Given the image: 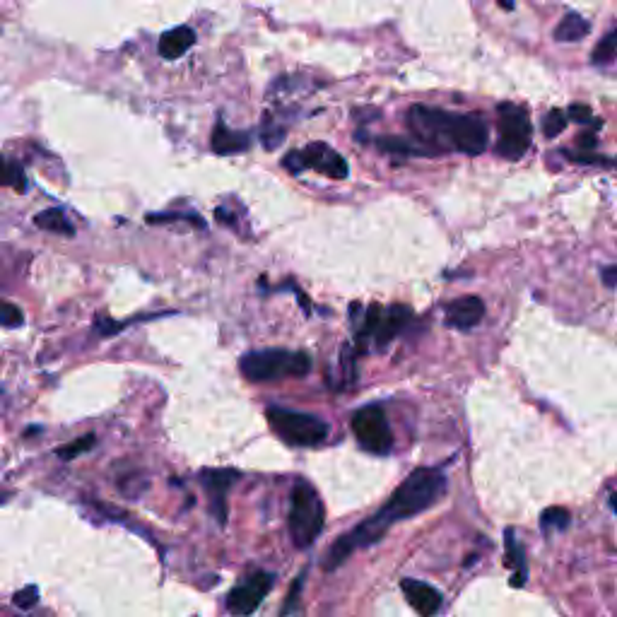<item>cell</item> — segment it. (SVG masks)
Segmentation results:
<instances>
[{"mask_svg":"<svg viewBox=\"0 0 617 617\" xmlns=\"http://www.w3.org/2000/svg\"><path fill=\"white\" fill-rule=\"evenodd\" d=\"M446 495V475L437 468H417L401 485L396 487L389 502L384 504L374 516L355 526L348 536L338 538L333 548L328 550L323 567L328 572L338 569L357 548H367V545L379 543L381 538L389 533V528L398 521L413 519L422 511L432 509Z\"/></svg>","mask_w":617,"mask_h":617,"instance_id":"cell-1","label":"cell"},{"mask_svg":"<svg viewBox=\"0 0 617 617\" xmlns=\"http://www.w3.org/2000/svg\"><path fill=\"white\" fill-rule=\"evenodd\" d=\"M408 126L413 138L425 143L434 152H463V155H483L487 148V123L480 114H449L444 109L415 104L408 111Z\"/></svg>","mask_w":617,"mask_h":617,"instance_id":"cell-2","label":"cell"},{"mask_svg":"<svg viewBox=\"0 0 617 617\" xmlns=\"http://www.w3.org/2000/svg\"><path fill=\"white\" fill-rule=\"evenodd\" d=\"M323 524H326V511H323V502L319 492L314 490V485H309L307 480H297L292 487V499H290V526L292 543L297 548H309L316 543V538L321 536Z\"/></svg>","mask_w":617,"mask_h":617,"instance_id":"cell-3","label":"cell"},{"mask_svg":"<svg viewBox=\"0 0 617 617\" xmlns=\"http://www.w3.org/2000/svg\"><path fill=\"white\" fill-rule=\"evenodd\" d=\"M239 369L249 381H275L282 376H304L311 372V357L307 352H292L282 348L246 352Z\"/></svg>","mask_w":617,"mask_h":617,"instance_id":"cell-4","label":"cell"},{"mask_svg":"<svg viewBox=\"0 0 617 617\" xmlns=\"http://www.w3.org/2000/svg\"><path fill=\"white\" fill-rule=\"evenodd\" d=\"M266 417L282 442L290 446H319L328 437V425L316 415L270 405Z\"/></svg>","mask_w":617,"mask_h":617,"instance_id":"cell-5","label":"cell"},{"mask_svg":"<svg viewBox=\"0 0 617 617\" xmlns=\"http://www.w3.org/2000/svg\"><path fill=\"white\" fill-rule=\"evenodd\" d=\"M531 119L516 104H502L499 107V143L497 152L507 160H521L531 148Z\"/></svg>","mask_w":617,"mask_h":617,"instance_id":"cell-6","label":"cell"},{"mask_svg":"<svg viewBox=\"0 0 617 617\" xmlns=\"http://www.w3.org/2000/svg\"><path fill=\"white\" fill-rule=\"evenodd\" d=\"M352 432H355L362 449H367L369 454H391L393 434L381 405H364V408L357 410V413L352 415Z\"/></svg>","mask_w":617,"mask_h":617,"instance_id":"cell-7","label":"cell"},{"mask_svg":"<svg viewBox=\"0 0 617 617\" xmlns=\"http://www.w3.org/2000/svg\"><path fill=\"white\" fill-rule=\"evenodd\" d=\"M275 577L268 572H256L254 577H249L237 589L227 596V610L234 617H249L258 610V605L266 601L270 586H273Z\"/></svg>","mask_w":617,"mask_h":617,"instance_id":"cell-8","label":"cell"},{"mask_svg":"<svg viewBox=\"0 0 617 617\" xmlns=\"http://www.w3.org/2000/svg\"><path fill=\"white\" fill-rule=\"evenodd\" d=\"M304 169H316V172L331 176V179H345L350 174L348 162L338 155L336 150L328 148L326 143H311L304 150H299Z\"/></svg>","mask_w":617,"mask_h":617,"instance_id":"cell-9","label":"cell"},{"mask_svg":"<svg viewBox=\"0 0 617 617\" xmlns=\"http://www.w3.org/2000/svg\"><path fill=\"white\" fill-rule=\"evenodd\" d=\"M239 480V470L234 468H213V470H203L201 473V483L205 490H208L210 499H213V511L220 519V524H225L227 519V490Z\"/></svg>","mask_w":617,"mask_h":617,"instance_id":"cell-10","label":"cell"},{"mask_svg":"<svg viewBox=\"0 0 617 617\" xmlns=\"http://www.w3.org/2000/svg\"><path fill=\"white\" fill-rule=\"evenodd\" d=\"M446 316V326L456 328V331H468V328H475L485 316V302L475 295H466L451 299L449 304L444 307Z\"/></svg>","mask_w":617,"mask_h":617,"instance_id":"cell-11","label":"cell"},{"mask_svg":"<svg viewBox=\"0 0 617 617\" xmlns=\"http://www.w3.org/2000/svg\"><path fill=\"white\" fill-rule=\"evenodd\" d=\"M401 589H403L405 601L413 605V610L417 615L432 617L439 608H442V596H439V591L434 589V586L425 584V581L403 579Z\"/></svg>","mask_w":617,"mask_h":617,"instance_id":"cell-12","label":"cell"},{"mask_svg":"<svg viewBox=\"0 0 617 617\" xmlns=\"http://www.w3.org/2000/svg\"><path fill=\"white\" fill-rule=\"evenodd\" d=\"M193 44H196V32H193L191 27H174L162 34L157 51H160L164 61H176V58L184 56Z\"/></svg>","mask_w":617,"mask_h":617,"instance_id":"cell-13","label":"cell"},{"mask_svg":"<svg viewBox=\"0 0 617 617\" xmlns=\"http://www.w3.org/2000/svg\"><path fill=\"white\" fill-rule=\"evenodd\" d=\"M210 145H213L217 155H237V152H244L251 145V133L232 131V128H227L225 123L220 121L215 126Z\"/></svg>","mask_w":617,"mask_h":617,"instance_id":"cell-14","label":"cell"},{"mask_svg":"<svg viewBox=\"0 0 617 617\" xmlns=\"http://www.w3.org/2000/svg\"><path fill=\"white\" fill-rule=\"evenodd\" d=\"M410 316H413V311L403 307V304H393V307L386 311L384 319H381L379 331H376V343H379V348L389 345L391 340L403 331L405 323L410 321Z\"/></svg>","mask_w":617,"mask_h":617,"instance_id":"cell-15","label":"cell"},{"mask_svg":"<svg viewBox=\"0 0 617 617\" xmlns=\"http://www.w3.org/2000/svg\"><path fill=\"white\" fill-rule=\"evenodd\" d=\"M376 148L389 152V155H405V157H415V155H437L432 148H427L425 143L420 140H410L401 138V135H386V138L376 140Z\"/></svg>","mask_w":617,"mask_h":617,"instance_id":"cell-16","label":"cell"},{"mask_svg":"<svg viewBox=\"0 0 617 617\" xmlns=\"http://www.w3.org/2000/svg\"><path fill=\"white\" fill-rule=\"evenodd\" d=\"M504 545H507V564L516 572L511 577V586L521 589L526 584V555L514 536V528H507V533H504Z\"/></svg>","mask_w":617,"mask_h":617,"instance_id":"cell-17","label":"cell"},{"mask_svg":"<svg viewBox=\"0 0 617 617\" xmlns=\"http://www.w3.org/2000/svg\"><path fill=\"white\" fill-rule=\"evenodd\" d=\"M589 32H591L589 20H584V17L577 13H569V15H564L560 20V25L555 27V39L564 41V44H567V41H572L574 44V41H581Z\"/></svg>","mask_w":617,"mask_h":617,"instance_id":"cell-18","label":"cell"},{"mask_svg":"<svg viewBox=\"0 0 617 617\" xmlns=\"http://www.w3.org/2000/svg\"><path fill=\"white\" fill-rule=\"evenodd\" d=\"M34 225H37L39 229H46V232L63 234V237H70V234H73V225L68 222V217L56 208L39 213L37 217H34Z\"/></svg>","mask_w":617,"mask_h":617,"instance_id":"cell-19","label":"cell"},{"mask_svg":"<svg viewBox=\"0 0 617 617\" xmlns=\"http://www.w3.org/2000/svg\"><path fill=\"white\" fill-rule=\"evenodd\" d=\"M615 58H617V29L605 34L591 54L593 66H610V63H615Z\"/></svg>","mask_w":617,"mask_h":617,"instance_id":"cell-20","label":"cell"},{"mask_svg":"<svg viewBox=\"0 0 617 617\" xmlns=\"http://www.w3.org/2000/svg\"><path fill=\"white\" fill-rule=\"evenodd\" d=\"M569 511L560 509V507H552L545 509L543 516H540V526L545 528V531H550V528H555V531H564V528L569 526Z\"/></svg>","mask_w":617,"mask_h":617,"instance_id":"cell-21","label":"cell"},{"mask_svg":"<svg viewBox=\"0 0 617 617\" xmlns=\"http://www.w3.org/2000/svg\"><path fill=\"white\" fill-rule=\"evenodd\" d=\"M94 442H97V439H94V434H85V437H80V439H75V442L61 446V449L56 451V456L63 458V461H70V458L85 454L87 449H92Z\"/></svg>","mask_w":617,"mask_h":617,"instance_id":"cell-22","label":"cell"},{"mask_svg":"<svg viewBox=\"0 0 617 617\" xmlns=\"http://www.w3.org/2000/svg\"><path fill=\"white\" fill-rule=\"evenodd\" d=\"M302 584H304V574L302 577L295 579V584H292L290 593H287L285 603H282V610H280V617H295L302 613V608H299V596H302Z\"/></svg>","mask_w":617,"mask_h":617,"instance_id":"cell-23","label":"cell"},{"mask_svg":"<svg viewBox=\"0 0 617 617\" xmlns=\"http://www.w3.org/2000/svg\"><path fill=\"white\" fill-rule=\"evenodd\" d=\"M381 319H384V314H381V307L379 304H372V307H369V311H367V316H364V326H362V331H360V343H364V340L367 338H372V336H376V331H379V326H381Z\"/></svg>","mask_w":617,"mask_h":617,"instance_id":"cell-24","label":"cell"},{"mask_svg":"<svg viewBox=\"0 0 617 617\" xmlns=\"http://www.w3.org/2000/svg\"><path fill=\"white\" fill-rule=\"evenodd\" d=\"M564 128H567V116H564L560 109H552L543 121L545 138H557V135H560Z\"/></svg>","mask_w":617,"mask_h":617,"instance_id":"cell-25","label":"cell"},{"mask_svg":"<svg viewBox=\"0 0 617 617\" xmlns=\"http://www.w3.org/2000/svg\"><path fill=\"white\" fill-rule=\"evenodd\" d=\"M5 184L13 186L15 191H25L27 188V179H25V169H22L20 162L8 160V174H5Z\"/></svg>","mask_w":617,"mask_h":617,"instance_id":"cell-26","label":"cell"},{"mask_svg":"<svg viewBox=\"0 0 617 617\" xmlns=\"http://www.w3.org/2000/svg\"><path fill=\"white\" fill-rule=\"evenodd\" d=\"M13 603L20 610H32L34 605L39 603V589H37V586H27V589L17 591L13 596Z\"/></svg>","mask_w":617,"mask_h":617,"instance_id":"cell-27","label":"cell"},{"mask_svg":"<svg viewBox=\"0 0 617 617\" xmlns=\"http://www.w3.org/2000/svg\"><path fill=\"white\" fill-rule=\"evenodd\" d=\"M564 157L577 164H603V167H610V164H617V160H608V157H598L593 152H564Z\"/></svg>","mask_w":617,"mask_h":617,"instance_id":"cell-28","label":"cell"},{"mask_svg":"<svg viewBox=\"0 0 617 617\" xmlns=\"http://www.w3.org/2000/svg\"><path fill=\"white\" fill-rule=\"evenodd\" d=\"M3 326L5 328L22 326V311H20V307H15V304H10V302L3 304Z\"/></svg>","mask_w":617,"mask_h":617,"instance_id":"cell-29","label":"cell"},{"mask_svg":"<svg viewBox=\"0 0 617 617\" xmlns=\"http://www.w3.org/2000/svg\"><path fill=\"white\" fill-rule=\"evenodd\" d=\"M591 116H593L591 107H584V104H572V107H569V119L572 121L586 123V121H591Z\"/></svg>","mask_w":617,"mask_h":617,"instance_id":"cell-30","label":"cell"},{"mask_svg":"<svg viewBox=\"0 0 617 617\" xmlns=\"http://www.w3.org/2000/svg\"><path fill=\"white\" fill-rule=\"evenodd\" d=\"M603 282L608 287H617V266L603 268Z\"/></svg>","mask_w":617,"mask_h":617,"instance_id":"cell-31","label":"cell"},{"mask_svg":"<svg viewBox=\"0 0 617 617\" xmlns=\"http://www.w3.org/2000/svg\"><path fill=\"white\" fill-rule=\"evenodd\" d=\"M579 145L581 148H596V138H593V133H581Z\"/></svg>","mask_w":617,"mask_h":617,"instance_id":"cell-32","label":"cell"},{"mask_svg":"<svg viewBox=\"0 0 617 617\" xmlns=\"http://www.w3.org/2000/svg\"><path fill=\"white\" fill-rule=\"evenodd\" d=\"M497 3L502 5L504 10H511V8H514V0H497Z\"/></svg>","mask_w":617,"mask_h":617,"instance_id":"cell-33","label":"cell"},{"mask_svg":"<svg viewBox=\"0 0 617 617\" xmlns=\"http://www.w3.org/2000/svg\"><path fill=\"white\" fill-rule=\"evenodd\" d=\"M610 507H613V511L617 514V492L615 495H610Z\"/></svg>","mask_w":617,"mask_h":617,"instance_id":"cell-34","label":"cell"}]
</instances>
